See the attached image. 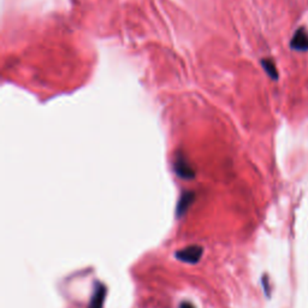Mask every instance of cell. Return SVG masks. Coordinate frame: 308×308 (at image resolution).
<instances>
[{"label":"cell","instance_id":"cell-1","mask_svg":"<svg viewBox=\"0 0 308 308\" xmlns=\"http://www.w3.org/2000/svg\"><path fill=\"white\" fill-rule=\"evenodd\" d=\"M204 249L200 246H189L180 249L176 253V257L180 261L188 262V264H196L203 256Z\"/></svg>","mask_w":308,"mask_h":308},{"label":"cell","instance_id":"cell-2","mask_svg":"<svg viewBox=\"0 0 308 308\" xmlns=\"http://www.w3.org/2000/svg\"><path fill=\"white\" fill-rule=\"evenodd\" d=\"M174 169L176 171L177 176H180L183 180H193L195 177V172H194L192 165L189 161L187 160L184 155H177L175 159Z\"/></svg>","mask_w":308,"mask_h":308},{"label":"cell","instance_id":"cell-3","mask_svg":"<svg viewBox=\"0 0 308 308\" xmlns=\"http://www.w3.org/2000/svg\"><path fill=\"white\" fill-rule=\"evenodd\" d=\"M291 50L296 52H307L308 51V31L306 28L301 26L294 33L290 41Z\"/></svg>","mask_w":308,"mask_h":308},{"label":"cell","instance_id":"cell-4","mask_svg":"<svg viewBox=\"0 0 308 308\" xmlns=\"http://www.w3.org/2000/svg\"><path fill=\"white\" fill-rule=\"evenodd\" d=\"M105 295H106V288L103 285V284H98V286L95 288L94 294H93L92 299H90L88 308H103Z\"/></svg>","mask_w":308,"mask_h":308},{"label":"cell","instance_id":"cell-5","mask_svg":"<svg viewBox=\"0 0 308 308\" xmlns=\"http://www.w3.org/2000/svg\"><path fill=\"white\" fill-rule=\"evenodd\" d=\"M194 201V193L192 192H185L182 195V198L180 199L179 205H177V216H182V214L185 213L189 206L192 205V203Z\"/></svg>","mask_w":308,"mask_h":308},{"label":"cell","instance_id":"cell-6","mask_svg":"<svg viewBox=\"0 0 308 308\" xmlns=\"http://www.w3.org/2000/svg\"><path fill=\"white\" fill-rule=\"evenodd\" d=\"M261 66L264 68L265 73L269 75L270 78H272L273 81H277L278 79V70H277V66H276L275 62L270 58H264L261 59Z\"/></svg>","mask_w":308,"mask_h":308},{"label":"cell","instance_id":"cell-7","mask_svg":"<svg viewBox=\"0 0 308 308\" xmlns=\"http://www.w3.org/2000/svg\"><path fill=\"white\" fill-rule=\"evenodd\" d=\"M180 308H194V307L189 304V302H183V304H180Z\"/></svg>","mask_w":308,"mask_h":308}]
</instances>
